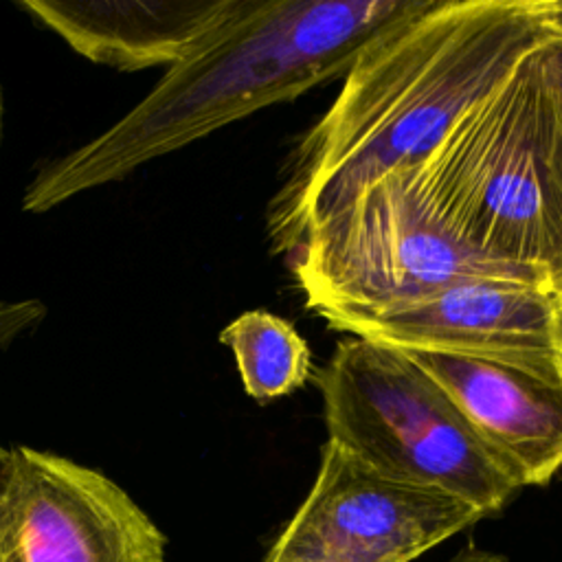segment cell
I'll return each mask as SVG.
<instances>
[{
  "label": "cell",
  "mask_w": 562,
  "mask_h": 562,
  "mask_svg": "<svg viewBox=\"0 0 562 562\" xmlns=\"http://www.w3.org/2000/svg\"><path fill=\"white\" fill-rule=\"evenodd\" d=\"M2 136H4V92L0 86V145H2Z\"/></svg>",
  "instance_id": "2e32d148"
},
{
  "label": "cell",
  "mask_w": 562,
  "mask_h": 562,
  "mask_svg": "<svg viewBox=\"0 0 562 562\" xmlns=\"http://www.w3.org/2000/svg\"><path fill=\"white\" fill-rule=\"evenodd\" d=\"M46 305L40 299H0V351L46 318Z\"/></svg>",
  "instance_id": "4fadbf2b"
},
{
  "label": "cell",
  "mask_w": 562,
  "mask_h": 562,
  "mask_svg": "<svg viewBox=\"0 0 562 562\" xmlns=\"http://www.w3.org/2000/svg\"><path fill=\"white\" fill-rule=\"evenodd\" d=\"M481 518L472 505L389 479L327 439L312 490L263 562H411Z\"/></svg>",
  "instance_id": "52a82bcc"
},
{
  "label": "cell",
  "mask_w": 562,
  "mask_h": 562,
  "mask_svg": "<svg viewBox=\"0 0 562 562\" xmlns=\"http://www.w3.org/2000/svg\"><path fill=\"white\" fill-rule=\"evenodd\" d=\"M536 55L551 123V156L562 189V33L544 26L536 46Z\"/></svg>",
  "instance_id": "7c38bea8"
},
{
  "label": "cell",
  "mask_w": 562,
  "mask_h": 562,
  "mask_svg": "<svg viewBox=\"0 0 562 562\" xmlns=\"http://www.w3.org/2000/svg\"><path fill=\"white\" fill-rule=\"evenodd\" d=\"M536 11L547 29L562 33V0H536Z\"/></svg>",
  "instance_id": "5bb4252c"
},
{
  "label": "cell",
  "mask_w": 562,
  "mask_h": 562,
  "mask_svg": "<svg viewBox=\"0 0 562 562\" xmlns=\"http://www.w3.org/2000/svg\"><path fill=\"white\" fill-rule=\"evenodd\" d=\"M542 29L536 0H424L384 29L288 156L266 213L272 250L288 255L367 187L419 162Z\"/></svg>",
  "instance_id": "6da1fadb"
},
{
  "label": "cell",
  "mask_w": 562,
  "mask_h": 562,
  "mask_svg": "<svg viewBox=\"0 0 562 562\" xmlns=\"http://www.w3.org/2000/svg\"><path fill=\"white\" fill-rule=\"evenodd\" d=\"M285 261L305 303L318 314L382 310L463 279H518L551 288L536 272L465 248L430 211L408 167L386 173L314 226Z\"/></svg>",
  "instance_id": "5b68a950"
},
{
  "label": "cell",
  "mask_w": 562,
  "mask_h": 562,
  "mask_svg": "<svg viewBox=\"0 0 562 562\" xmlns=\"http://www.w3.org/2000/svg\"><path fill=\"white\" fill-rule=\"evenodd\" d=\"M233 0H15L79 57L119 72L187 59Z\"/></svg>",
  "instance_id": "30bf717a"
},
{
  "label": "cell",
  "mask_w": 562,
  "mask_h": 562,
  "mask_svg": "<svg viewBox=\"0 0 562 562\" xmlns=\"http://www.w3.org/2000/svg\"><path fill=\"white\" fill-rule=\"evenodd\" d=\"M536 46L408 171L465 248L562 294V189Z\"/></svg>",
  "instance_id": "3957f363"
},
{
  "label": "cell",
  "mask_w": 562,
  "mask_h": 562,
  "mask_svg": "<svg viewBox=\"0 0 562 562\" xmlns=\"http://www.w3.org/2000/svg\"><path fill=\"white\" fill-rule=\"evenodd\" d=\"M448 562H509L505 555L501 553H492L487 549H481L476 544H465L463 549H459V553L454 558H450Z\"/></svg>",
  "instance_id": "9a60e30c"
},
{
  "label": "cell",
  "mask_w": 562,
  "mask_h": 562,
  "mask_svg": "<svg viewBox=\"0 0 562 562\" xmlns=\"http://www.w3.org/2000/svg\"><path fill=\"white\" fill-rule=\"evenodd\" d=\"M424 0H233L226 15L119 121L44 160L20 209L48 213L79 193L121 182L268 105L345 77L384 29Z\"/></svg>",
  "instance_id": "7a4b0ae2"
},
{
  "label": "cell",
  "mask_w": 562,
  "mask_h": 562,
  "mask_svg": "<svg viewBox=\"0 0 562 562\" xmlns=\"http://www.w3.org/2000/svg\"><path fill=\"white\" fill-rule=\"evenodd\" d=\"M331 329L400 351L507 362L562 378V294L518 279H463L415 301L321 314Z\"/></svg>",
  "instance_id": "ba28073f"
},
{
  "label": "cell",
  "mask_w": 562,
  "mask_h": 562,
  "mask_svg": "<svg viewBox=\"0 0 562 562\" xmlns=\"http://www.w3.org/2000/svg\"><path fill=\"white\" fill-rule=\"evenodd\" d=\"M327 439L380 474L485 516L520 490L450 397L404 351L347 338L316 373Z\"/></svg>",
  "instance_id": "277c9868"
},
{
  "label": "cell",
  "mask_w": 562,
  "mask_h": 562,
  "mask_svg": "<svg viewBox=\"0 0 562 562\" xmlns=\"http://www.w3.org/2000/svg\"><path fill=\"white\" fill-rule=\"evenodd\" d=\"M404 353L439 384L518 487L547 485L562 470V378L494 360Z\"/></svg>",
  "instance_id": "9c48e42d"
},
{
  "label": "cell",
  "mask_w": 562,
  "mask_h": 562,
  "mask_svg": "<svg viewBox=\"0 0 562 562\" xmlns=\"http://www.w3.org/2000/svg\"><path fill=\"white\" fill-rule=\"evenodd\" d=\"M220 342L233 351L244 391L257 402L288 395L310 378L312 351L307 342L272 312H241L220 331Z\"/></svg>",
  "instance_id": "8fae6325"
},
{
  "label": "cell",
  "mask_w": 562,
  "mask_h": 562,
  "mask_svg": "<svg viewBox=\"0 0 562 562\" xmlns=\"http://www.w3.org/2000/svg\"><path fill=\"white\" fill-rule=\"evenodd\" d=\"M167 538L108 474L0 439V562H165Z\"/></svg>",
  "instance_id": "8992f818"
}]
</instances>
